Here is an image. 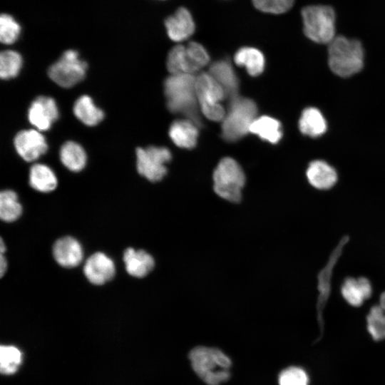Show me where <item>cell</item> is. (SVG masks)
Here are the masks:
<instances>
[{
  "instance_id": "5bb4252c",
  "label": "cell",
  "mask_w": 385,
  "mask_h": 385,
  "mask_svg": "<svg viewBox=\"0 0 385 385\" xmlns=\"http://www.w3.org/2000/svg\"><path fill=\"white\" fill-rule=\"evenodd\" d=\"M115 272V264L112 259L101 252L91 255L83 266L86 277L96 285H102L110 281L114 277Z\"/></svg>"
},
{
  "instance_id": "2e32d148",
  "label": "cell",
  "mask_w": 385,
  "mask_h": 385,
  "mask_svg": "<svg viewBox=\"0 0 385 385\" xmlns=\"http://www.w3.org/2000/svg\"><path fill=\"white\" fill-rule=\"evenodd\" d=\"M340 292L347 304L359 307L371 297L373 288L370 280L365 277H346L341 284Z\"/></svg>"
},
{
  "instance_id": "d4e9b609",
  "label": "cell",
  "mask_w": 385,
  "mask_h": 385,
  "mask_svg": "<svg viewBox=\"0 0 385 385\" xmlns=\"http://www.w3.org/2000/svg\"><path fill=\"white\" fill-rule=\"evenodd\" d=\"M235 63L246 68L252 76H257L262 73L265 67V57L257 48L245 46L240 48L235 54Z\"/></svg>"
},
{
  "instance_id": "4316f807",
  "label": "cell",
  "mask_w": 385,
  "mask_h": 385,
  "mask_svg": "<svg viewBox=\"0 0 385 385\" xmlns=\"http://www.w3.org/2000/svg\"><path fill=\"white\" fill-rule=\"evenodd\" d=\"M22 213V207L17 194L11 190H5L0 194V217L6 222L16 221Z\"/></svg>"
},
{
  "instance_id": "8fae6325",
  "label": "cell",
  "mask_w": 385,
  "mask_h": 385,
  "mask_svg": "<svg viewBox=\"0 0 385 385\" xmlns=\"http://www.w3.org/2000/svg\"><path fill=\"white\" fill-rule=\"evenodd\" d=\"M14 145L19 155L27 162L36 160L48 150L45 137L36 129L19 132L14 139Z\"/></svg>"
},
{
  "instance_id": "484cf974",
  "label": "cell",
  "mask_w": 385,
  "mask_h": 385,
  "mask_svg": "<svg viewBox=\"0 0 385 385\" xmlns=\"http://www.w3.org/2000/svg\"><path fill=\"white\" fill-rule=\"evenodd\" d=\"M299 128L304 135L314 138L326 131L327 123L321 112L311 107L303 111L299 121Z\"/></svg>"
},
{
  "instance_id": "277c9868",
  "label": "cell",
  "mask_w": 385,
  "mask_h": 385,
  "mask_svg": "<svg viewBox=\"0 0 385 385\" xmlns=\"http://www.w3.org/2000/svg\"><path fill=\"white\" fill-rule=\"evenodd\" d=\"M255 103L247 98L237 96L230 101L228 111L222 123V136L229 142L240 140L250 132L257 118Z\"/></svg>"
},
{
  "instance_id": "ac0fdd59",
  "label": "cell",
  "mask_w": 385,
  "mask_h": 385,
  "mask_svg": "<svg viewBox=\"0 0 385 385\" xmlns=\"http://www.w3.org/2000/svg\"><path fill=\"white\" fill-rule=\"evenodd\" d=\"M306 175L309 183L317 190L332 188L337 182V173L334 168L322 160H314L309 165Z\"/></svg>"
},
{
  "instance_id": "52a82bcc",
  "label": "cell",
  "mask_w": 385,
  "mask_h": 385,
  "mask_svg": "<svg viewBox=\"0 0 385 385\" xmlns=\"http://www.w3.org/2000/svg\"><path fill=\"white\" fill-rule=\"evenodd\" d=\"M195 91L201 113L210 120H222L226 112L220 102L226 98L225 93L209 73L196 76Z\"/></svg>"
},
{
  "instance_id": "836d02e7",
  "label": "cell",
  "mask_w": 385,
  "mask_h": 385,
  "mask_svg": "<svg viewBox=\"0 0 385 385\" xmlns=\"http://www.w3.org/2000/svg\"><path fill=\"white\" fill-rule=\"evenodd\" d=\"M258 11L271 14H282L292 7L294 0H252Z\"/></svg>"
},
{
  "instance_id": "8992f818",
  "label": "cell",
  "mask_w": 385,
  "mask_h": 385,
  "mask_svg": "<svg viewBox=\"0 0 385 385\" xmlns=\"http://www.w3.org/2000/svg\"><path fill=\"white\" fill-rule=\"evenodd\" d=\"M213 182L218 196L232 202L240 201L245 175L236 160L230 157L222 158L213 172Z\"/></svg>"
},
{
  "instance_id": "4fadbf2b",
  "label": "cell",
  "mask_w": 385,
  "mask_h": 385,
  "mask_svg": "<svg viewBox=\"0 0 385 385\" xmlns=\"http://www.w3.org/2000/svg\"><path fill=\"white\" fill-rule=\"evenodd\" d=\"M167 34L172 41L180 43L188 39L195 30V24L190 11L185 7L178 8L165 20Z\"/></svg>"
},
{
  "instance_id": "9c48e42d",
  "label": "cell",
  "mask_w": 385,
  "mask_h": 385,
  "mask_svg": "<svg viewBox=\"0 0 385 385\" xmlns=\"http://www.w3.org/2000/svg\"><path fill=\"white\" fill-rule=\"evenodd\" d=\"M88 65L74 50H68L48 70L49 78L63 88H71L86 76Z\"/></svg>"
},
{
  "instance_id": "603a6c76",
  "label": "cell",
  "mask_w": 385,
  "mask_h": 385,
  "mask_svg": "<svg viewBox=\"0 0 385 385\" xmlns=\"http://www.w3.org/2000/svg\"><path fill=\"white\" fill-rule=\"evenodd\" d=\"M250 132L272 144L278 143L282 136L280 122L266 115L256 118L251 124Z\"/></svg>"
},
{
  "instance_id": "6da1fadb",
  "label": "cell",
  "mask_w": 385,
  "mask_h": 385,
  "mask_svg": "<svg viewBox=\"0 0 385 385\" xmlns=\"http://www.w3.org/2000/svg\"><path fill=\"white\" fill-rule=\"evenodd\" d=\"M193 74L170 75L164 83L167 106L173 113L180 114L198 127L202 125Z\"/></svg>"
},
{
  "instance_id": "7402d4cb",
  "label": "cell",
  "mask_w": 385,
  "mask_h": 385,
  "mask_svg": "<svg viewBox=\"0 0 385 385\" xmlns=\"http://www.w3.org/2000/svg\"><path fill=\"white\" fill-rule=\"evenodd\" d=\"M73 111L75 116L88 126L98 125L104 118L103 111L98 108L93 99L87 95L80 96L75 101Z\"/></svg>"
},
{
  "instance_id": "e575fe53",
  "label": "cell",
  "mask_w": 385,
  "mask_h": 385,
  "mask_svg": "<svg viewBox=\"0 0 385 385\" xmlns=\"http://www.w3.org/2000/svg\"><path fill=\"white\" fill-rule=\"evenodd\" d=\"M278 381L279 385H309V377L303 369L289 366L280 372Z\"/></svg>"
},
{
  "instance_id": "8d00e7d4",
  "label": "cell",
  "mask_w": 385,
  "mask_h": 385,
  "mask_svg": "<svg viewBox=\"0 0 385 385\" xmlns=\"http://www.w3.org/2000/svg\"><path fill=\"white\" fill-rule=\"evenodd\" d=\"M379 304L384 310H385V291L379 296Z\"/></svg>"
},
{
  "instance_id": "d590c367",
  "label": "cell",
  "mask_w": 385,
  "mask_h": 385,
  "mask_svg": "<svg viewBox=\"0 0 385 385\" xmlns=\"http://www.w3.org/2000/svg\"><path fill=\"white\" fill-rule=\"evenodd\" d=\"M4 253L1 252L0 257V274L2 277L7 269V262L6 257L4 256Z\"/></svg>"
},
{
  "instance_id": "e0dca14e",
  "label": "cell",
  "mask_w": 385,
  "mask_h": 385,
  "mask_svg": "<svg viewBox=\"0 0 385 385\" xmlns=\"http://www.w3.org/2000/svg\"><path fill=\"white\" fill-rule=\"evenodd\" d=\"M223 88L226 98L230 101L237 96L239 80L231 63L220 60L212 63L208 72Z\"/></svg>"
},
{
  "instance_id": "7c38bea8",
  "label": "cell",
  "mask_w": 385,
  "mask_h": 385,
  "mask_svg": "<svg viewBox=\"0 0 385 385\" xmlns=\"http://www.w3.org/2000/svg\"><path fill=\"white\" fill-rule=\"evenodd\" d=\"M58 116V106L55 100L48 96L37 97L28 111L30 123L39 131L49 130Z\"/></svg>"
},
{
  "instance_id": "4dcf8cb0",
  "label": "cell",
  "mask_w": 385,
  "mask_h": 385,
  "mask_svg": "<svg viewBox=\"0 0 385 385\" xmlns=\"http://www.w3.org/2000/svg\"><path fill=\"white\" fill-rule=\"evenodd\" d=\"M22 361V354L14 346L1 345L0 347V371L3 374L15 373Z\"/></svg>"
},
{
  "instance_id": "ba28073f",
  "label": "cell",
  "mask_w": 385,
  "mask_h": 385,
  "mask_svg": "<svg viewBox=\"0 0 385 385\" xmlns=\"http://www.w3.org/2000/svg\"><path fill=\"white\" fill-rule=\"evenodd\" d=\"M349 240V237L348 235H344L341 238L337 245L332 251L325 265L319 270L317 276L318 296L316 302V313L319 334L315 342L321 339L324 333L323 314L331 296L334 269L342 255L344 246Z\"/></svg>"
},
{
  "instance_id": "30bf717a",
  "label": "cell",
  "mask_w": 385,
  "mask_h": 385,
  "mask_svg": "<svg viewBox=\"0 0 385 385\" xmlns=\"http://www.w3.org/2000/svg\"><path fill=\"white\" fill-rule=\"evenodd\" d=\"M172 155L165 147L149 146L136 150V165L140 175L151 182L161 180L167 173L165 164Z\"/></svg>"
},
{
  "instance_id": "3957f363",
  "label": "cell",
  "mask_w": 385,
  "mask_h": 385,
  "mask_svg": "<svg viewBox=\"0 0 385 385\" xmlns=\"http://www.w3.org/2000/svg\"><path fill=\"white\" fill-rule=\"evenodd\" d=\"M328 63L330 69L341 77H349L359 72L364 65L361 42L343 36H335L329 43Z\"/></svg>"
},
{
  "instance_id": "9a60e30c",
  "label": "cell",
  "mask_w": 385,
  "mask_h": 385,
  "mask_svg": "<svg viewBox=\"0 0 385 385\" xmlns=\"http://www.w3.org/2000/svg\"><path fill=\"white\" fill-rule=\"evenodd\" d=\"M53 256L56 262L61 267H75L83 260V247L76 239L66 236L58 239L54 243Z\"/></svg>"
},
{
  "instance_id": "f1b7e54d",
  "label": "cell",
  "mask_w": 385,
  "mask_h": 385,
  "mask_svg": "<svg viewBox=\"0 0 385 385\" xmlns=\"http://www.w3.org/2000/svg\"><path fill=\"white\" fill-rule=\"evenodd\" d=\"M23 64V59L19 53L13 50H6L0 55V76L8 80L16 77L19 73Z\"/></svg>"
},
{
  "instance_id": "f546056e",
  "label": "cell",
  "mask_w": 385,
  "mask_h": 385,
  "mask_svg": "<svg viewBox=\"0 0 385 385\" xmlns=\"http://www.w3.org/2000/svg\"><path fill=\"white\" fill-rule=\"evenodd\" d=\"M189 73L193 74L205 66L210 61V56L205 48L196 41H191L185 46Z\"/></svg>"
},
{
  "instance_id": "5b68a950",
  "label": "cell",
  "mask_w": 385,
  "mask_h": 385,
  "mask_svg": "<svg viewBox=\"0 0 385 385\" xmlns=\"http://www.w3.org/2000/svg\"><path fill=\"white\" fill-rule=\"evenodd\" d=\"M305 36L319 43H329L335 36V12L329 6L311 5L302 10Z\"/></svg>"
},
{
  "instance_id": "1f68e13d",
  "label": "cell",
  "mask_w": 385,
  "mask_h": 385,
  "mask_svg": "<svg viewBox=\"0 0 385 385\" xmlns=\"http://www.w3.org/2000/svg\"><path fill=\"white\" fill-rule=\"evenodd\" d=\"M167 68L171 75L189 73L185 46L178 44L173 46L168 55Z\"/></svg>"
},
{
  "instance_id": "cb8c5ba5",
  "label": "cell",
  "mask_w": 385,
  "mask_h": 385,
  "mask_svg": "<svg viewBox=\"0 0 385 385\" xmlns=\"http://www.w3.org/2000/svg\"><path fill=\"white\" fill-rule=\"evenodd\" d=\"M59 157L63 165L72 172L82 170L87 162L85 150L80 144L74 141H67L62 145Z\"/></svg>"
},
{
  "instance_id": "44dd1931",
  "label": "cell",
  "mask_w": 385,
  "mask_h": 385,
  "mask_svg": "<svg viewBox=\"0 0 385 385\" xmlns=\"http://www.w3.org/2000/svg\"><path fill=\"white\" fill-rule=\"evenodd\" d=\"M29 184L38 192H49L56 189L58 180L51 168L42 163H35L30 168Z\"/></svg>"
},
{
  "instance_id": "d6986e66",
  "label": "cell",
  "mask_w": 385,
  "mask_h": 385,
  "mask_svg": "<svg viewBox=\"0 0 385 385\" xmlns=\"http://www.w3.org/2000/svg\"><path fill=\"white\" fill-rule=\"evenodd\" d=\"M123 261L127 272L135 277H144L154 267L153 257L143 250H135L132 247L125 250Z\"/></svg>"
},
{
  "instance_id": "ffe728a7",
  "label": "cell",
  "mask_w": 385,
  "mask_h": 385,
  "mask_svg": "<svg viewBox=\"0 0 385 385\" xmlns=\"http://www.w3.org/2000/svg\"><path fill=\"white\" fill-rule=\"evenodd\" d=\"M169 135L177 146L190 149L196 145L198 126L188 119L177 120L171 124Z\"/></svg>"
},
{
  "instance_id": "83f0119b",
  "label": "cell",
  "mask_w": 385,
  "mask_h": 385,
  "mask_svg": "<svg viewBox=\"0 0 385 385\" xmlns=\"http://www.w3.org/2000/svg\"><path fill=\"white\" fill-rule=\"evenodd\" d=\"M366 328L372 339H385V310L379 304L373 305L366 317Z\"/></svg>"
},
{
  "instance_id": "7a4b0ae2",
  "label": "cell",
  "mask_w": 385,
  "mask_h": 385,
  "mask_svg": "<svg viewBox=\"0 0 385 385\" xmlns=\"http://www.w3.org/2000/svg\"><path fill=\"white\" fill-rule=\"evenodd\" d=\"M191 366L207 385H220L230 376V359L217 348L196 346L189 354Z\"/></svg>"
},
{
  "instance_id": "d6a6232c",
  "label": "cell",
  "mask_w": 385,
  "mask_h": 385,
  "mask_svg": "<svg viewBox=\"0 0 385 385\" xmlns=\"http://www.w3.org/2000/svg\"><path fill=\"white\" fill-rule=\"evenodd\" d=\"M20 32V25L11 16L7 14L1 15L0 40L2 43L6 45L14 43L18 39Z\"/></svg>"
}]
</instances>
